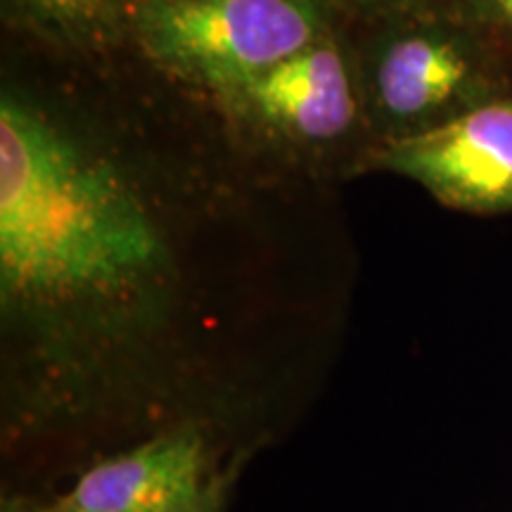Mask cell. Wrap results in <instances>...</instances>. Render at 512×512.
<instances>
[{
	"instance_id": "1",
	"label": "cell",
	"mask_w": 512,
	"mask_h": 512,
	"mask_svg": "<svg viewBox=\"0 0 512 512\" xmlns=\"http://www.w3.org/2000/svg\"><path fill=\"white\" fill-rule=\"evenodd\" d=\"M3 494L53 496L183 422L242 453L280 434L238 316L192 290L124 162L22 93L0 100Z\"/></svg>"
},
{
	"instance_id": "2",
	"label": "cell",
	"mask_w": 512,
	"mask_h": 512,
	"mask_svg": "<svg viewBox=\"0 0 512 512\" xmlns=\"http://www.w3.org/2000/svg\"><path fill=\"white\" fill-rule=\"evenodd\" d=\"M128 24L159 67L228 93L325 38L316 0H133Z\"/></svg>"
},
{
	"instance_id": "3",
	"label": "cell",
	"mask_w": 512,
	"mask_h": 512,
	"mask_svg": "<svg viewBox=\"0 0 512 512\" xmlns=\"http://www.w3.org/2000/svg\"><path fill=\"white\" fill-rule=\"evenodd\" d=\"M508 95L512 60L451 8L406 15L375 57L373 98L392 138L432 131Z\"/></svg>"
},
{
	"instance_id": "4",
	"label": "cell",
	"mask_w": 512,
	"mask_h": 512,
	"mask_svg": "<svg viewBox=\"0 0 512 512\" xmlns=\"http://www.w3.org/2000/svg\"><path fill=\"white\" fill-rule=\"evenodd\" d=\"M249 458L202 422H183L95 460L53 496L48 512H169L195 501L235 460Z\"/></svg>"
},
{
	"instance_id": "5",
	"label": "cell",
	"mask_w": 512,
	"mask_h": 512,
	"mask_svg": "<svg viewBox=\"0 0 512 512\" xmlns=\"http://www.w3.org/2000/svg\"><path fill=\"white\" fill-rule=\"evenodd\" d=\"M377 164L420 183L446 207L512 211V95L432 131L392 138Z\"/></svg>"
},
{
	"instance_id": "6",
	"label": "cell",
	"mask_w": 512,
	"mask_h": 512,
	"mask_svg": "<svg viewBox=\"0 0 512 512\" xmlns=\"http://www.w3.org/2000/svg\"><path fill=\"white\" fill-rule=\"evenodd\" d=\"M235 95L268 124L313 143L339 138L356 117L347 62L330 38L275 64Z\"/></svg>"
},
{
	"instance_id": "7",
	"label": "cell",
	"mask_w": 512,
	"mask_h": 512,
	"mask_svg": "<svg viewBox=\"0 0 512 512\" xmlns=\"http://www.w3.org/2000/svg\"><path fill=\"white\" fill-rule=\"evenodd\" d=\"M31 27L74 46H105L128 19L124 0H5Z\"/></svg>"
},
{
	"instance_id": "8",
	"label": "cell",
	"mask_w": 512,
	"mask_h": 512,
	"mask_svg": "<svg viewBox=\"0 0 512 512\" xmlns=\"http://www.w3.org/2000/svg\"><path fill=\"white\" fill-rule=\"evenodd\" d=\"M451 10L512 60V0H451Z\"/></svg>"
},
{
	"instance_id": "9",
	"label": "cell",
	"mask_w": 512,
	"mask_h": 512,
	"mask_svg": "<svg viewBox=\"0 0 512 512\" xmlns=\"http://www.w3.org/2000/svg\"><path fill=\"white\" fill-rule=\"evenodd\" d=\"M247 465H249V458L235 460V463L228 465L226 470H223L221 475L195 498V501L178 505V508L169 512H228L230 501H233L235 489H238V482L242 472L247 470Z\"/></svg>"
},
{
	"instance_id": "10",
	"label": "cell",
	"mask_w": 512,
	"mask_h": 512,
	"mask_svg": "<svg viewBox=\"0 0 512 512\" xmlns=\"http://www.w3.org/2000/svg\"><path fill=\"white\" fill-rule=\"evenodd\" d=\"M332 3L344 5L349 10L382 12V15H411V12L430 8L432 0H332Z\"/></svg>"
},
{
	"instance_id": "11",
	"label": "cell",
	"mask_w": 512,
	"mask_h": 512,
	"mask_svg": "<svg viewBox=\"0 0 512 512\" xmlns=\"http://www.w3.org/2000/svg\"><path fill=\"white\" fill-rule=\"evenodd\" d=\"M0 512H48V508L43 496L3 494L0 496Z\"/></svg>"
}]
</instances>
